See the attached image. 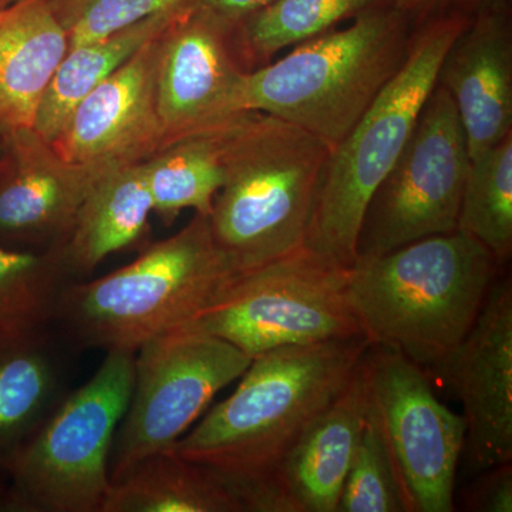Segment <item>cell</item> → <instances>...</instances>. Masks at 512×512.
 <instances>
[{
    "label": "cell",
    "mask_w": 512,
    "mask_h": 512,
    "mask_svg": "<svg viewBox=\"0 0 512 512\" xmlns=\"http://www.w3.org/2000/svg\"><path fill=\"white\" fill-rule=\"evenodd\" d=\"M370 346L366 336H357L252 357L235 392L167 451L214 471L242 512H274L276 470L345 389Z\"/></svg>",
    "instance_id": "cell-1"
},
{
    "label": "cell",
    "mask_w": 512,
    "mask_h": 512,
    "mask_svg": "<svg viewBox=\"0 0 512 512\" xmlns=\"http://www.w3.org/2000/svg\"><path fill=\"white\" fill-rule=\"evenodd\" d=\"M501 268L463 232L434 235L357 259L349 303L373 346L434 366L473 328Z\"/></svg>",
    "instance_id": "cell-2"
},
{
    "label": "cell",
    "mask_w": 512,
    "mask_h": 512,
    "mask_svg": "<svg viewBox=\"0 0 512 512\" xmlns=\"http://www.w3.org/2000/svg\"><path fill=\"white\" fill-rule=\"evenodd\" d=\"M413 32L393 5L363 13L245 74L238 110L301 127L333 150L402 69Z\"/></svg>",
    "instance_id": "cell-3"
},
{
    "label": "cell",
    "mask_w": 512,
    "mask_h": 512,
    "mask_svg": "<svg viewBox=\"0 0 512 512\" xmlns=\"http://www.w3.org/2000/svg\"><path fill=\"white\" fill-rule=\"evenodd\" d=\"M234 276L207 215L195 214L123 268L70 282L55 326L76 350L136 353L205 308Z\"/></svg>",
    "instance_id": "cell-4"
},
{
    "label": "cell",
    "mask_w": 512,
    "mask_h": 512,
    "mask_svg": "<svg viewBox=\"0 0 512 512\" xmlns=\"http://www.w3.org/2000/svg\"><path fill=\"white\" fill-rule=\"evenodd\" d=\"M330 151L319 137L268 114L248 111L237 121L208 215L235 275L303 247Z\"/></svg>",
    "instance_id": "cell-5"
},
{
    "label": "cell",
    "mask_w": 512,
    "mask_h": 512,
    "mask_svg": "<svg viewBox=\"0 0 512 512\" xmlns=\"http://www.w3.org/2000/svg\"><path fill=\"white\" fill-rule=\"evenodd\" d=\"M470 20L414 28L409 56L355 127L330 151L303 247L352 268L367 205L412 136L441 60Z\"/></svg>",
    "instance_id": "cell-6"
},
{
    "label": "cell",
    "mask_w": 512,
    "mask_h": 512,
    "mask_svg": "<svg viewBox=\"0 0 512 512\" xmlns=\"http://www.w3.org/2000/svg\"><path fill=\"white\" fill-rule=\"evenodd\" d=\"M136 353L107 352L83 386L3 471V505L23 512H100L110 488V454L130 402Z\"/></svg>",
    "instance_id": "cell-7"
},
{
    "label": "cell",
    "mask_w": 512,
    "mask_h": 512,
    "mask_svg": "<svg viewBox=\"0 0 512 512\" xmlns=\"http://www.w3.org/2000/svg\"><path fill=\"white\" fill-rule=\"evenodd\" d=\"M348 271L308 248L296 249L235 275L205 308L170 332L214 336L251 357L365 336L349 303Z\"/></svg>",
    "instance_id": "cell-8"
},
{
    "label": "cell",
    "mask_w": 512,
    "mask_h": 512,
    "mask_svg": "<svg viewBox=\"0 0 512 512\" xmlns=\"http://www.w3.org/2000/svg\"><path fill=\"white\" fill-rule=\"evenodd\" d=\"M470 165L456 104L436 84L402 154L367 205L356 261L457 231Z\"/></svg>",
    "instance_id": "cell-9"
},
{
    "label": "cell",
    "mask_w": 512,
    "mask_h": 512,
    "mask_svg": "<svg viewBox=\"0 0 512 512\" xmlns=\"http://www.w3.org/2000/svg\"><path fill=\"white\" fill-rule=\"evenodd\" d=\"M251 362L237 346L200 333L168 332L141 346L133 392L111 447L110 483L177 443Z\"/></svg>",
    "instance_id": "cell-10"
},
{
    "label": "cell",
    "mask_w": 512,
    "mask_h": 512,
    "mask_svg": "<svg viewBox=\"0 0 512 512\" xmlns=\"http://www.w3.org/2000/svg\"><path fill=\"white\" fill-rule=\"evenodd\" d=\"M365 362L409 512L454 511L466 419L444 406L421 366L400 353L372 345Z\"/></svg>",
    "instance_id": "cell-11"
},
{
    "label": "cell",
    "mask_w": 512,
    "mask_h": 512,
    "mask_svg": "<svg viewBox=\"0 0 512 512\" xmlns=\"http://www.w3.org/2000/svg\"><path fill=\"white\" fill-rule=\"evenodd\" d=\"M251 72L239 25L194 6L158 36L156 99L164 146L224 126Z\"/></svg>",
    "instance_id": "cell-12"
},
{
    "label": "cell",
    "mask_w": 512,
    "mask_h": 512,
    "mask_svg": "<svg viewBox=\"0 0 512 512\" xmlns=\"http://www.w3.org/2000/svg\"><path fill=\"white\" fill-rule=\"evenodd\" d=\"M0 161V245L62 249L77 212L116 163H72L33 128L6 133Z\"/></svg>",
    "instance_id": "cell-13"
},
{
    "label": "cell",
    "mask_w": 512,
    "mask_h": 512,
    "mask_svg": "<svg viewBox=\"0 0 512 512\" xmlns=\"http://www.w3.org/2000/svg\"><path fill=\"white\" fill-rule=\"evenodd\" d=\"M460 397L478 470L512 463V284L498 275L466 338L433 366Z\"/></svg>",
    "instance_id": "cell-14"
},
{
    "label": "cell",
    "mask_w": 512,
    "mask_h": 512,
    "mask_svg": "<svg viewBox=\"0 0 512 512\" xmlns=\"http://www.w3.org/2000/svg\"><path fill=\"white\" fill-rule=\"evenodd\" d=\"M158 36L77 104L52 143L64 160L127 165L164 147L156 99Z\"/></svg>",
    "instance_id": "cell-15"
},
{
    "label": "cell",
    "mask_w": 512,
    "mask_h": 512,
    "mask_svg": "<svg viewBox=\"0 0 512 512\" xmlns=\"http://www.w3.org/2000/svg\"><path fill=\"white\" fill-rule=\"evenodd\" d=\"M437 86L456 104L471 160L512 134L511 0H495L464 26L441 60Z\"/></svg>",
    "instance_id": "cell-16"
},
{
    "label": "cell",
    "mask_w": 512,
    "mask_h": 512,
    "mask_svg": "<svg viewBox=\"0 0 512 512\" xmlns=\"http://www.w3.org/2000/svg\"><path fill=\"white\" fill-rule=\"evenodd\" d=\"M369 402L363 356L345 389L303 431L276 470L274 512H338Z\"/></svg>",
    "instance_id": "cell-17"
},
{
    "label": "cell",
    "mask_w": 512,
    "mask_h": 512,
    "mask_svg": "<svg viewBox=\"0 0 512 512\" xmlns=\"http://www.w3.org/2000/svg\"><path fill=\"white\" fill-rule=\"evenodd\" d=\"M73 352L55 325L0 339V473L72 392Z\"/></svg>",
    "instance_id": "cell-18"
},
{
    "label": "cell",
    "mask_w": 512,
    "mask_h": 512,
    "mask_svg": "<svg viewBox=\"0 0 512 512\" xmlns=\"http://www.w3.org/2000/svg\"><path fill=\"white\" fill-rule=\"evenodd\" d=\"M69 33L47 0H16L0 9V130L33 128Z\"/></svg>",
    "instance_id": "cell-19"
},
{
    "label": "cell",
    "mask_w": 512,
    "mask_h": 512,
    "mask_svg": "<svg viewBox=\"0 0 512 512\" xmlns=\"http://www.w3.org/2000/svg\"><path fill=\"white\" fill-rule=\"evenodd\" d=\"M153 212L144 161L104 175L84 200L60 249L69 274H92L104 259L137 244L147 234Z\"/></svg>",
    "instance_id": "cell-20"
},
{
    "label": "cell",
    "mask_w": 512,
    "mask_h": 512,
    "mask_svg": "<svg viewBox=\"0 0 512 512\" xmlns=\"http://www.w3.org/2000/svg\"><path fill=\"white\" fill-rule=\"evenodd\" d=\"M191 8L157 13L99 40L69 47L43 96L33 130L43 140L53 143L87 94Z\"/></svg>",
    "instance_id": "cell-21"
},
{
    "label": "cell",
    "mask_w": 512,
    "mask_h": 512,
    "mask_svg": "<svg viewBox=\"0 0 512 512\" xmlns=\"http://www.w3.org/2000/svg\"><path fill=\"white\" fill-rule=\"evenodd\" d=\"M100 512H242V508L210 468L161 451L111 483Z\"/></svg>",
    "instance_id": "cell-22"
},
{
    "label": "cell",
    "mask_w": 512,
    "mask_h": 512,
    "mask_svg": "<svg viewBox=\"0 0 512 512\" xmlns=\"http://www.w3.org/2000/svg\"><path fill=\"white\" fill-rule=\"evenodd\" d=\"M245 113L214 130L175 140L144 161L153 211L165 224L184 210L211 214L225 180L229 137Z\"/></svg>",
    "instance_id": "cell-23"
},
{
    "label": "cell",
    "mask_w": 512,
    "mask_h": 512,
    "mask_svg": "<svg viewBox=\"0 0 512 512\" xmlns=\"http://www.w3.org/2000/svg\"><path fill=\"white\" fill-rule=\"evenodd\" d=\"M70 282L60 249L29 251L0 245V339L52 328Z\"/></svg>",
    "instance_id": "cell-24"
},
{
    "label": "cell",
    "mask_w": 512,
    "mask_h": 512,
    "mask_svg": "<svg viewBox=\"0 0 512 512\" xmlns=\"http://www.w3.org/2000/svg\"><path fill=\"white\" fill-rule=\"evenodd\" d=\"M389 5L393 0H275L239 23L249 69H259L289 47Z\"/></svg>",
    "instance_id": "cell-25"
},
{
    "label": "cell",
    "mask_w": 512,
    "mask_h": 512,
    "mask_svg": "<svg viewBox=\"0 0 512 512\" xmlns=\"http://www.w3.org/2000/svg\"><path fill=\"white\" fill-rule=\"evenodd\" d=\"M457 231L505 266L512 255V134L471 160Z\"/></svg>",
    "instance_id": "cell-26"
},
{
    "label": "cell",
    "mask_w": 512,
    "mask_h": 512,
    "mask_svg": "<svg viewBox=\"0 0 512 512\" xmlns=\"http://www.w3.org/2000/svg\"><path fill=\"white\" fill-rule=\"evenodd\" d=\"M338 512H409L372 396Z\"/></svg>",
    "instance_id": "cell-27"
},
{
    "label": "cell",
    "mask_w": 512,
    "mask_h": 512,
    "mask_svg": "<svg viewBox=\"0 0 512 512\" xmlns=\"http://www.w3.org/2000/svg\"><path fill=\"white\" fill-rule=\"evenodd\" d=\"M200 0H94L69 33V47L99 40L167 10L191 8Z\"/></svg>",
    "instance_id": "cell-28"
},
{
    "label": "cell",
    "mask_w": 512,
    "mask_h": 512,
    "mask_svg": "<svg viewBox=\"0 0 512 512\" xmlns=\"http://www.w3.org/2000/svg\"><path fill=\"white\" fill-rule=\"evenodd\" d=\"M495 0H393V6L416 26L441 19L471 20Z\"/></svg>",
    "instance_id": "cell-29"
},
{
    "label": "cell",
    "mask_w": 512,
    "mask_h": 512,
    "mask_svg": "<svg viewBox=\"0 0 512 512\" xmlns=\"http://www.w3.org/2000/svg\"><path fill=\"white\" fill-rule=\"evenodd\" d=\"M467 495L468 510L481 512L512 511V463L487 470Z\"/></svg>",
    "instance_id": "cell-30"
},
{
    "label": "cell",
    "mask_w": 512,
    "mask_h": 512,
    "mask_svg": "<svg viewBox=\"0 0 512 512\" xmlns=\"http://www.w3.org/2000/svg\"><path fill=\"white\" fill-rule=\"evenodd\" d=\"M272 2L275 0H200L195 6L239 25L242 20L271 5Z\"/></svg>",
    "instance_id": "cell-31"
},
{
    "label": "cell",
    "mask_w": 512,
    "mask_h": 512,
    "mask_svg": "<svg viewBox=\"0 0 512 512\" xmlns=\"http://www.w3.org/2000/svg\"><path fill=\"white\" fill-rule=\"evenodd\" d=\"M93 2L94 0H47L50 9L66 30L72 28L73 23Z\"/></svg>",
    "instance_id": "cell-32"
},
{
    "label": "cell",
    "mask_w": 512,
    "mask_h": 512,
    "mask_svg": "<svg viewBox=\"0 0 512 512\" xmlns=\"http://www.w3.org/2000/svg\"><path fill=\"white\" fill-rule=\"evenodd\" d=\"M5 148H6V136L2 130H0V161H2L3 156H5Z\"/></svg>",
    "instance_id": "cell-33"
},
{
    "label": "cell",
    "mask_w": 512,
    "mask_h": 512,
    "mask_svg": "<svg viewBox=\"0 0 512 512\" xmlns=\"http://www.w3.org/2000/svg\"><path fill=\"white\" fill-rule=\"evenodd\" d=\"M16 2V0H0V9L10 5V3Z\"/></svg>",
    "instance_id": "cell-34"
}]
</instances>
